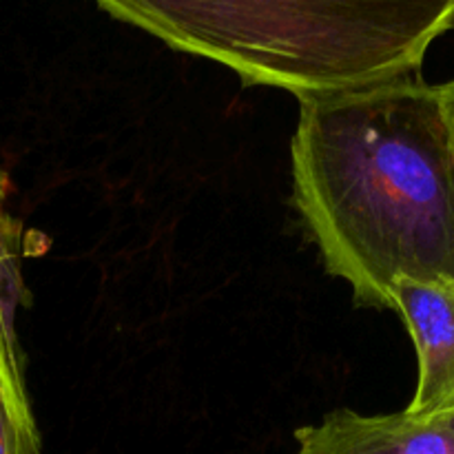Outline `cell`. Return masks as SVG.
<instances>
[{
	"label": "cell",
	"instance_id": "obj_7",
	"mask_svg": "<svg viewBox=\"0 0 454 454\" xmlns=\"http://www.w3.org/2000/svg\"><path fill=\"white\" fill-rule=\"evenodd\" d=\"M4 200H7V182H4L3 171H0V247H4V244L20 242V239H18L16 224H13L12 217L7 215Z\"/></svg>",
	"mask_w": 454,
	"mask_h": 454
},
{
	"label": "cell",
	"instance_id": "obj_3",
	"mask_svg": "<svg viewBox=\"0 0 454 454\" xmlns=\"http://www.w3.org/2000/svg\"><path fill=\"white\" fill-rule=\"evenodd\" d=\"M390 300L408 326L419 364L406 412L419 419L448 415L454 411V282L403 278L395 282Z\"/></svg>",
	"mask_w": 454,
	"mask_h": 454
},
{
	"label": "cell",
	"instance_id": "obj_6",
	"mask_svg": "<svg viewBox=\"0 0 454 454\" xmlns=\"http://www.w3.org/2000/svg\"><path fill=\"white\" fill-rule=\"evenodd\" d=\"M18 253H20V242L0 247V291H20Z\"/></svg>",
	"mask_w": 454,
	"mask_h": 454
},
{
	"label": "cell",
	"instance_id": "obj_9",
	"mask_svg": "<svg viewBox=\"0 0 454 454\" xmlns=\"http://www.w3.org/2000/svg\"><path fill=\"white\" fill-rule=\"evenodd\" d=\"M437 421H439V424L446 426V428L454 434V411L448 412V415H443V417H437Z\"/></svg>",
	"mask_w": 454,
	"mask_h": 454
},
{
	"label": "cell",
	"instance_id": "obj_8",
	"mask_svg": "<svg viewBox=\"0 0 454 454\" xmlns=\"http://www.w3.org/2000/svg\"><path fill=\"white\" fill-rule=\"evenodd\" d=\"M439 87V100H442L443 120H446L448 136H450V149L454 158V80L446 84H437Z\"/></svg>",
	"mask_w": 454,
	"mask_h": 454
},
{
	"label": "cell",
	"instance_id": "obj_5",
	"mask_svg": "<svg viewBox=\"0 0 454 454\" xmlns=\"http://www.w3.org/2000/svg\"><path fill=\"white\" fill-rule=\"evenodd\" d=\"M18 300L20 291H0V454H43L13 328Z\"/></svg>",
	"mask_w": 454,
	"mask_h": 454
},
{
	"label": "cell",
	"instance_id": "obj_2",
	"mask_svg": "<svg viewBox=\"0 0 454 454\" xmlns=\"http://www.w3.org/2000/svg\"><path fill=\"white\" fill-rule=\"evenodd\" d=\"M167 47L297 100L417 75L454 0H93Z\"/></svg>",
	"mask_w": 454,
	"mask_h": 454
},
{
	"label": "cell",
	"instance_id": "obj_1",
	"mask_svg": "<svg viewBox=\"0 0 454 454\" xmlns=\"http://www.w3.org/2000/svg\"><path fill=\"white\" fill-rule=\"evenodd\" d=\"M293 198L331 275L393 310L395 282H454V158L421 74L300 100Z\"/></svg>",
	"mask_w": 454,
	"mask_h": 454
},
{
	"label": "cell",
	"instance_id": "obj_4",
	"mask_svg": "<svg viewBox=\"0 0 454 454\" xmlns=\"http://www.w3.org/2000/svg\"><path fill=\"white\" fill-rule=\"evenodd\" d=\"M295 454H454L446 426L406 411L368 417L340 408L295 430Z\"/></svg>",
	"mask_w": 454,
	"mask_h": 454
}]
</instances>
